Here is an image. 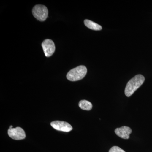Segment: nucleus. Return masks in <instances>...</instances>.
<instances>
[{"mask_svg": "<svg viewBox=\"0 0 152 152\" xmlns=\"http://www.w3.org/2000/svg\"><path fill=\"white\" fill-rule=\"evenodd\" d=\"M42 48L46 57L52 56L55 52L56 47L54 43L52 40L47 39L44 40L42 44Z\"/></svg>", "mask_w": 152, "mask_h": 152, "instance_id": "39448f33", "label": "nucleus"}, {"mask_svg": "<svg viewBox=\"0 0 152 152\" xmlns=\"http://www.w3.org/2000/svg\"><path fill=\"white\" fill-rule=\"evenodd\" d=\"M115 133L120 137L124 139L129 138L130 135L132 132V130L129 127L124 126L117 128L115 131Z\"/></svg>", "mask_w": 152, "mask_h": 152, "instance_id": "0eeeda50", "label": "nucleus"}, {"mask_svg": "<svg viewBox=\"0 0 152 152\" xmlns=\"http://www.w3.org/2000/svg\"><path fill=\"white\" fill-rule=\"evenodd\" d=\"M87 69L84 66H80L71 69L67 74L66 77L71 81H77L83 78L86 75Z\"/></svg>", "mask_w": 152, "mask_h": 152, "instance_id": "f03ea898", "label": "nucleus"}, {"mask_svg": "<svg viewBox=\"0 0 152 152\" xmlns=\"http://www.w3.org/2000/svg\"><path fill=\"white\" fill-rule=\"evenodd\" d=\"M109 152H126L124 150L118 146L112 147L109 151Z\"/></svg>", "mask_w": 152, "mask_h": 152, "instance_id": "9d476101", "label": "nucleus"}, {"mask_svg": "<svg viewBox=\"0 0 152 152\" xmlns=\"http://www.w3.org/2000/svg\"><path fill=\"white\" fill-rule=\"evenodd\" d=\"M12 128H13V126H10V129H12Z\"/></svg>", "mask_w": 152, "mask_h": 152, "instance_id": "9b49d317", "label": "nucleus"}, {"mask_svg": "<svg viewBox=\"0 0 152 152\" xmlns=\"http://www.w3.org/2000/svg\"><path fill=\"white\" fill-rule=\"evenodd\" d=\"M8 134L10 137L15 140H23L26 137L25 131L20 127L9 129Z\"/></svg>", "mask_w": 152, "mask_h": 152, "instance_id": "20e7f679", "label": "nucleus"}, {"mask_svg": "<svg viewBox=\"0 0 152 152\" xmlns=\"http://www.w3.org/2000/svg\"><path fill=\"white\" fill-rule=\"evenodd\" d=\"M50 124L52 127L58 131L69 132L73 129L69 124L63 121H54L51 123Z\"/></svg>", "mask_w": 152, "mask_h": 152, "instance_id": "423d86ee", "label": "nucleus"}, {"mask_svg": "<svg viewBox=\"0 0 152 152\" xmlns=\"http://www.w3.org/2000/svg\"><path fill=\"white\" fill-rule=\"evenodd\" d=\"M34 16L38 20L43 22L46 20L48 15V10L46 6L43 5H37L32 10Z\"/></svg>", "mask_w": 152, "mask_h": 152, "instance_id": "7ed1b4c3", "label": "nucleus"}, {"mask_svg": "<svg viewBox=\"0 0 152 152\" xmlns=\"http://www.w3.org/2000/svg\"><path fill=\"white\" fill-rule=\"evenodd\" d=\"M145 78L141 75H137L128 82L125 90V94L130 97L143 83Z\"/></svg>", "mask_w": 152, "mask_h": 152, "instance_id": "f257e3e1", "label": "nucleus"}, {"mask_svg": "<svg viewBox=\"0 0 152 152\" xmlns=\"http://www.w3.org/2000/svg\"><path fill=\"white\" fill-rule=\"evenodd\" d=\"M79 106L81 109L89 111L92 108V104L90 102L83 100L79 102Z\"/></svg>", "mask_w": 152, "mask_h": 152, "instance_id": "1a4fd4ad", "label": "nucleus"}, {"mask_svg": "<svg viewBox=\"0 0 152 152\" xmlns=\"http://www.w3.org/2000/svg\"><path fill=\"white\" fill-rule=\"evenodd\" d=\"M85 26L91 29L94 30V31H100L102 29V27L100 25L92 21L89 20H84Z\"/></svg>", "mask_w": 152, "mask_h": 152, "instance_id": "6e6552de", "label": "nucleus"}]
</instances>
